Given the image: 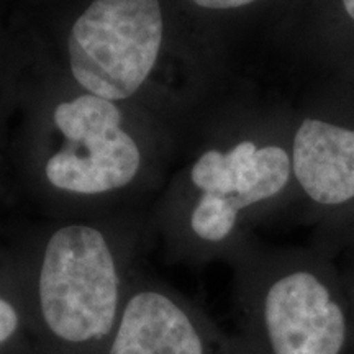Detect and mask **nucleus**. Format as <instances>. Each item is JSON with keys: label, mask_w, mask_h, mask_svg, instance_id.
Returning <instances> with one entry per match:
<instances>
[{"label": "nucleus", "mask_w": 354, "mask_h": 354, "mask_svg": "<svg viewBox=\"0 0 354 354\" xmlns=\"http://www.w3.org/2000/svg\"><path fill=\"white\" fill-rule=\"evenodd\" d=\"M102 354H240L232 331L169 287L135 279Z\"/></svg>", "instance_id": "nucleus-5"}, {"label": "nucleus", "mask_w": 354, "mask_h": 354, "mask_svg": "<svg viewBox=\"0 0 354 354\" xmlns=\"http://www.w3.org/2000/svg\"><path fill=\"white\" fill-rule=\"evenodd\" d=\"M128 254L105 227L53 230L21 274L32 354H102L135 279Z\"/></svg>", "instance_id": "nucleus-1"}, {"label": "nucleus", "mask_w": 354, "mask_h": 354, "mask_svg": "<svg viewBox=\"0 0 354 354\" xmlns=\"http://www.w3.org/2000/svg\"><path fill=\"white\" fill-rule=\"evenodd\" d=\"M197 7L210 8V10H230V8H241L258 3L261 0H190Z\"/></svg>", "instance_id": "nucleus-9"}, {"label": "nucleus", "mask_w": 354, "mask_h": 354, "mask_svg": "<svg viewBox=\"0 0 354 354\" xmlns=\"http://www.w3.org/2000/svg\"><path fill=\"white\" fill-rule=\"evenodd\" d=\"M342 3L348 15L354 20V0H342Z\"/></svg>", "instance_id": "nucleus-10"}, {"label": "nucleus", "mask_w": 354, "mask_h": 354, "mask_svg": "<svg viewBox=\"0 0 354 354\" xmlns=\"http://www.w3.org/2000/svg\"><path fill=\"white\" fill-rule=\"evenodd\" d=\"M0 354H32L21 281L0 276Z\"/></svg>", "instance_id": "nucleus-8"}, {"label": "nucleus", "mask_w": 354, "mask_h": 354, "mask_svg": "<svg viewBox=\"0 0 354 354\" xmlns=\"http://www.w3.org/2000/svg\"><path fill=\"white\" fill-rule=\"evenodd\" d=\"M351 307H353V315H354V300L351 302Z\"/></svg>", "instance_id": "nucleus-11"}, {"label": "nucleus", "mask_w": 354, "mask_h": 354, "mask_svg": "<svg viewBox=\"0 0 354 354\" xmlns=\"http://www.w3.org/2000/svg\"><path fill=\"white\" fill-rule=\"evenodd\" d=\"M240 354H354V315L308 266L261 269L243 286L232 331Z\"/></svg>", "instance_id": "nucleus-2"}, {"label": "nucleus", "mask_w": 354, "mask_h": 354, "mask_svg": "<svg viewBox=\"0 0 354 354\" xmlns=\"http://www.w3.org/2000/svg\"><path fill=\"white\" fill-rule=\"evenodd\" d=\"M290 159L279 146L258 148L241 141L228 153L207 151L190 171L194 187L201 194L225 198L238 214L276 197L289 183Z\"/></svg>", "instance_id": "nucleus-6"}, {"label": "nucleus", "mask_w": 354, "mask_h": 354, "mask_svg": "<svg viewBox=\"0 0 354 354\" xmlns=\"http://www.w3.org/2000/svg\"><path fill=\"white\" fill-rule=\"evenodd\" d=\"M162 41L159 0H92L69 30L71 74L87 94L127 100L151 76Z\"/></svg>", "instance_id": "nucleus-3"}, {"label": "nucleus", "mask_w": 354, "mask_h": 354, "mask_svg": "<svg viewBox=\"0 0 354 354\" xmlns=\"http://www.w3.org/2000/svg\"><path fill=\"white\" fill-rule=\"evenodd\" d=\"M53 122L64 143L44 165L48 184L71 196H102L125 189L138 174L141 153L122 127L112 100L81 94L57 104Z\"/></svg>", "instance_id": "nucleus-4"}, {"label": "nucleus", "mask_w": 354, "mask_h": 354, "mask_svg": "<svg viewBox=\"0 0 354 354\" xmlns=\"http://www.w3.org/2000/svg\"><path fill=\"white\" fill-rule=\"evenodd\" d=\"M294 172L313 202L342 205L354 198V131L305 120L294 140Z\"/></svg>", "instance_id": "nucleus-7"}]
</instances>
